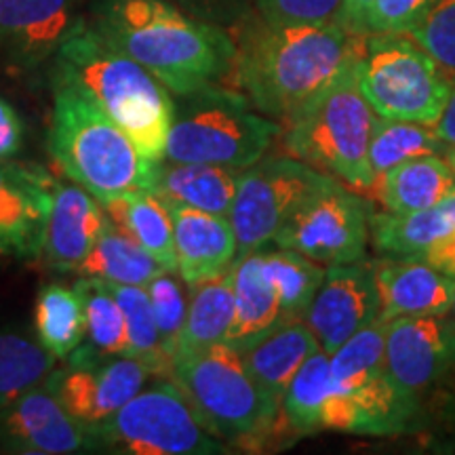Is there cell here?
<instances>
[{"label": "cell", "instance_id": "obj_1", "mask_svg": "<svg viewBox=\"0 0 455 455\" xmlns=\"http://www.w3.org/2000/svg\"><path fill=\"white\" fill-rule=\"evenodd\" d=\"M91 24L180 98L220 87L235 72L228 30L167 0H98Z\"/></svg>", "mask_w": 455, "mask_h": 455}, {"label": "cell", "instance_id": "obj_2", "mask_svg": "<svg viewBox=\"0 0 455 455\" xmlns=\"http://www.w3.org/2000/svg\"><path fill=\"white\" fill-rule=\"evenodd\" d=\"M344 26H247L236 47L238 87L255 110L289 123L365 47Z\"/></svg>", "mask_w": 455, "mask_h": 455}, {"label": "cell", "instance_id": "obj_3", "mask_svg": "<svg viewBox=\"0 0 455 455\" xmlns=\"http://www.w3.org/2000/svg\"><path fill=\"white\" fill-rule=\"evenodd\" d=\"M51 83L66 84L98 106L148 161H163L175 118L173 93L91 21L81 17L57 49Z\"/></svg>", "mask_w": 455, "mask_h": 455}, {"label": "cell", "instance_id": "obj_4", "mask_svg": "<svg viewBox=\"0 0 455 455\" xmlns=\"http://www.w3.org/2000/svg\"><path fill=\"white\" fill-rule=\"evenodd\" d=\"M53 87L47 133L51 156L74 184L110 203L138 190H155L158 164L108 114L61 83Z\"/></svg>", "mask_w": 455, "mask_h": 455}, {"label": "cell", "instance_id": "obj_5", "mask_svg": "<svg viewBox=\"0 0 455 455\" xmlns=\"http://www.w3.org/2000/svg\"><path fill=\"white\" fill-rule=\"evenodd\" d=\"M361 53L287 123V150L348 186L369 188L375 180L369 144L379 116L358 87Z\"/></svg>", "mask_w": 455, "mask_h": 455}, {"label": "cell", "instance_id": "obj_6", "mask_svg": "<svg viewBox=\"0 0 455 455\" xmlns=\"http://www.w3.org/2000/svg\"><path fill=\"white\" fill-rule=\"evenodd\" d=\"M184 100V106L175 104L163 161L243 171L258 163L281 133V124L251 110L243 93L213 87Z\"/></svg>", "mask_w": 455, "mask_h": 455}, {"label": "cell", "instance_id": "obj_7", "mask_svg": "<svg viewBox=\"0 0 455 455\" xmlns=\"http://www.w3.org/2000/svg\"><path fill=\"white\" fill-rule=\"evenodd\" d=\"M386 325L378 318L329 355L331 386L323 428L384 435L405 422L411 395L392 379L386 365Z\"/></svg>", "mask_w": 455, "mask_h": 455}, {"label": "cell", "instance_id": "obj_8", "mask_svg": "<svg viewBox=\"0 0 455 455\" xmlns=\"http://www.w3.org/2000/svg\"><path fill=\"white\" fill-rule=\"evenodd\" d=\"M169 378L180 386L207 428L226 441L253 439L268 428L278 411L276 403L253 382L241 352L226 341L175 352Z\"/></svg>", "mask_w": 455, "mask_h": 455}, {"label": "cell", "instance_id": "obj_9", "mask_svg": "<svg viewBox=\"0 0 455 455\" xmlns=\"http://www.w3.org/2000/svg\"><path fill=\"white\" fill-rule=\"evenodd\" d=\"M358 87L379 118L435 124L453 81L405 34H367L358 60Z\"/></svg>", "mask_w": 455, "mask_h": 455}, {"label": "cell", "instance_id": "obj_10", "mask_svg": "<svg viewBox=\"0 0 455 455\" xmlns=\"http://www.w3.org/2000/svg\"><path fill=\"white\" fill-rule=\"evenodd\" d=\"M100 451L127 455H215L221 441L173 379L144 386L116 413L93 426Z\"/></svg>", "mask_w": 455, "mask_h": 455}, {"label": "cell", "instance_id": "obj_11", "mask_svg": "<svg viewBox=\"0 0 455 455\" xmlns=\"http://www.w3.org/2000/svg\"><path fill=\"white\" fill-rule=\"evenodd\" d=\"M312 164L287 156L264 158L241 171L235 204L230 209L238 255L261 251L275 241L278 230L312 195L331 184Z\"/></svg>", "mask_w": 455, "mask_h": 455}, {"label": "cell", "instance_id": "obj_12", "mask_svg": "<svg viewBox=\"0 0 455 455\" xmlns=\"http://www.w3.org/2000/svg\"><path fill=\"white\" fill-rule=\"evenodd\" d=\"M369 215L367 203L333 180L301 204L272 243L318 264H355L365 255Z\"/></svg>", "mask_w": 455, "mask_h": 455}, {"label": "cell", "instance_id": "obj_13", "mask_svg": "<svg viewBox=\"0 0 455 455\" xmlns=\"http://www.w3.org/2000/svg\"><path fill=\"white\" fill-rule=\"evenodd\" d=\"M150 378L155 375L138 358L104 356L81 344L66 358V367H55L43 384L68 413L83 424L98 426L138 395Z\"/></svg>", "mask_w": 455, "mask_h": 455}, {"label": "cell", "instance_id": "obj_14", "mask_svg": "<svg viewBox=\"0 0 455 455\" xmlns=\"http://www.w3.org/2000/svg\"><path fill=\"white\" fill-rule=\"evenodd\" d=\"M100 451L93 426L68 413L44 384L0 407V453L72 455Z\"/></svg>", "mask_w": 455, "mask_h": 455}, {"label": "cell", "instance_id": "obj_15", "mask_svg": "<svg viewBox=\"0 0 455 455\" xmlns=\"http://www.w3.org/2000/svg\"><path fill=\"white\" fill-rule=\"evenodd\" d=\"M306 323L327 355L379 318V295L371 268L361 264L329 266L306 308Z\"/></svg>", "mask_w": 455, "mask_h": 455}, {"label": "cell", "instance_id": "obj_16", "mask_svg": "<svg viewBox=\"0 0 455 455\" xmlns=\"http://www.w3.org/2000/svg\"><path fill=\"white\" fill-rule=\"evenodd\" d=\"M53 188L55 181L41 167L0 158V255H41Z\"/></svg>", "mask_w": 455, "mask_h": 455}, {"label": "cell", "instance_id": "obj_17", "mask_svg": "<svg viewBox=\"0 0 455 455\" xmlns=\"http://www.w3.org/2000/svg\"><path fill=\"white\" fill-rule=\"evenodd\" d=\"M78 0H0V57L17 70L53 60L81 20Z\"/></svg>", "mask_w": 455, "mask_h": 455}, {"label": "cell", "instance_id": "obj_18", "mask_svg": "<svg viewBox=\"0 0 455 455\" xmlns=\"http://www.w3.org/2000/svg\"><path fill=\"white\" fill-rule=\"evenodd\" d=\"M386 365L403 390L426 388L455 365V327L445 316H398L386 325Z\"/></svg>", "mask_w": 455, "mask_h": 455}, {"label": "cell", "instance_id": "obj_19", "mask_svg": "<svg viewBox=\"0 0 455 455\" xmlns=\"http://www.w3.org/2000/svg\"><path fill=\"white\" fill-rule=\"evenodd\" d=\"M104 204L78 184H55L44 224V264L57 272H76L106 230Z\"/></svg>", "mask_w": 455, "mask_h": 455}, {"label": "cell", "instance_id": "obj_20", "mask_svg": "<svg viewBox=\"0 0 455 455\" xmlns=\"http://www.w3.org/2000/svg\"><path fill=\"white\" fill-rule=\"evenodd\" d=\"M167 204L173 215L175 261L181 281L192 287L235 266L238 243L230 218Z\"/></svg>", "mask_w": 455, "mask_h": 455}, {"label": "cell", "instance_id": "obj_21", "mask_svg": "<svg viewBox=\"0 0 455 455\" xmlns=\"http://www.w3.org/2000/svg\"><path fill=\"white\" fill-rule=\"evenodd\" d=\"M375 275L379 321L398 316H445L455 295V281L424 258L382 264Z\"/></svg>", "mask_w": 455, "mask_h": 455}, {"label": "cell", "instance_id": "obj_22", "mask_svg": "<svg viewBox=\"0 0 455 455\" xmlns=\"http://www.w3.org/2000/svg\"><path fill=\"white\" fill-rule=\"evenodd\" d=\"M316 350H321V344L308 323L284 318L253 346L241 350V356L259 390L281 407L289 382Z\"/></svg>", "mask_w": 455, "mask_h": 455}, {"label": "cell", "instance_id": "obj_23", "mask_svg": "<svg viewBox=\"0 0 455 455\" xmlns=\"http://www.w3.org/2000/svg\"><path fill=\"white\" fill-rule=\"evenodd\" d=\"M390 213L435 209L455 190V173L439 155L415 156L375 175L369 186Z\"/></svg>", "mask_w": 455, "mask_h": 455}, {"label": "cell", "instance_id": "obj_24", "mask_svg": "<svg viewBox=\"0 0 455 455\" xmlns=\"http://www.w3.org/2000/svg\"><path fill=\"white\" fill-rule=\"evenodd\" d=\"M232 281H235V321L228 331L226 344L241 352L270 333L287 316L278 293L261 270L259 251L235 261Z\"/></svg>", "mask_w": 455, "mask_h": 455}, {"label": "cell", "instance_id": "obj_25", "mask_svg": "<svg viewBox=\"0 0 455 455\" xmlns=\"http://www.w3.org/2000/svg\"><path fill=\"white\" fill-rule=\"evenodd\" d=\"M241 171L204 163L158 164L155 192L164 203L213 215H230Z\"/></svg>", "mask_w": 455, "mask_h": 455}, {"label": "cell", "instance_id": "obj_26", "mask_svg": "<svg viewBox=\"0 0 455 455\" xmlns=\"http://www.w3.org/2000/svg\"><path fill=\"white\" fill-rule=\"evenodd\" d=\"M112 224L133 238L167 272H178L171 207L155 190H138L104 203Z\"/></svg>", "mask_w": 455, "mask_h": 455}, {"label": "cell", "instance_id": "obj_27", "mask_svg": "<svg viewBox=\"0 0 455 455\" xmlns=\"http://www.w3.org/2000/svg\"><path fill=\"white\" fill-rule=\"evenodd\" d=\"M232 321H235V281L230 268L218 276L192 284V298L188 301L186 321L175 352L207 348L226 341Z\"/></svg>", "mask_w": 455, "mask_h": 455}, {"label": "cell", "instance_id": "obj_28", "mask_svg": "<svg viewBox=\"0 0 455 455\" xmlns=\"http://www.w3.org/2000/svg\"><path fill=\"white\" fill-rule=\"evenodd\" d=\"M161 272L167 270L112 221H108L100 241L76 268V275L84 278L133 287H146Z\"/></svg>", "mask_w": 455, "mask_h": 455}, {"label": "cell", "instance_id": "obj_29", "mask_svg": "<svg viewBox=\"0 0 455 455\" xmlns=\"http://www.w3.org/2000/svg\"><path fill=\"white\" fill-rule=\"evenodd\" d=\"M34 333L57 361H66L84 341V306L76 287L51 283L34 306Z\"/></svg>", "mask_w": 455, "mask_h": 455}, {"label": "cell", "instance_id": "obj_30", "mask_svg": "<svg viewBox=\"0 0 455 455\" xmlns=\"http://www.w3.org/2000/svg\"><path fill=\"white\" fill-rule=\"evenodd\" d=\"M57 363L34 331L0 329V407L43 384Z\"/></svg>", "mask_w": 455, "mask_h": 455}, {"label": "cell", "instance_id": "obj_31", "mask_svg": "<svg viewBox=\"0 0 455 455\" xmlns=\"http://www.w3.org/2000/svg\"><path fill=\"white\" fill-rule=\"evenodd\" d=\"M369 232L378 249L405 258H422L435 243L453 232L441 207L413 213H371Z\"/></svg>", "mask_w": 455, "mask_h": 455}, {"label": "cell", "instance_id": "obj_32", "mask_svg": "<svg viewBox=\"0 0 455 455\" xmlns=\"http://www.w3.org/2000/svg\"><path fill=\"white\" fill-rule=\"evenodd\" d=\"M114 295L124 312L127 323V355L138 358L140 363L150 369L155 378L169 379L171 356L164 350L163 338L158 333L155 315H152L150 299H148L146 287H133V284H112Z\"/></svg>", "mask_w": 455, "mask_h": 455}, {"label": "cell", "instance_id": "obj_33", "mask_svg": "<svg viewBox=\"0 0 455 455\" xmlns=\"http://www.w3.org/2000/svg\"><path fill=\"white\" fill-rule=\"evenodd\" d=\"M84 306V341L104 356L127 355V323L112 287L98 278H81L76 284Z\"/></svg>", "mask_w": 455, "mask_h": 455}, {"label": "cell", "instance_id": "obj_34", "mask_svg": "<svg viewBox=\"0 0 455 455\" xmlns=\"http://www.w3.org/2000/svg\"><path fill=\"white\" fill-rule=\"evenodd\" d=\"M261 270L278 293L283 312L287 318H298L306 312L310 301L325 278V268L315 259L306 258L293 249H278L272 253H259Z\"/></svg>", "mask_w": 455, "mask_h": 455}, {"label": "cell", "instance_id": "obj_35", "mask_svg": "<svg viewBox=\"0 0 455 455\" xmlns=\"http://www.w3.org/2000/svg\"><path fill=\"white\" fill-rule=\"evenodd\" d=\"M329 386H331V356L321 348L298 369L281 398L284 418L291 428L299 432L323 428Z\"/></svg>", "mask_w": 455, "mask_h": 455}, {"label": "cell", "instance_id": "obj_36", "mask_svg": "<svg viewBox=\"0 0 455 455\" xmlns=\"http://www.w3.org/2000/svg\"><path fill=\"white\" fill-rule=\"evenodd\" d=\"M443 141L430 124L378 118L369 144V164L378 175L409 158L439 155Z\"/></svg>", "mask_w": 455, "mask_h": 455}, {"label": "cell", "instance_id": "obj_37", "mask_svg": "<svg viewBox=\"0 0 455 455\" xmlns=\"http://www.w3.org/2000/svg\"><path fill=\"white\" fill-rule=\"evenodd\" d=\"M407 36H411L455 83V0H435L428 13Z\"/></svg>", "mask_w": 455, "mask_h": 455}, {"label": "cell", "instance_id": "obj_38", "mask_svg": "<svg viewBox=\"0 0 455 455\" xmlns=\"http://www.w3.org/2000/svg\"><path fill=\"white\" fill-rule=\"evenodd\" d=\"M173 275L175 272H161L146 284L158 333H161L164 350L169 352L171 358H173L188 312V298L181 289V283Z\"/></svg>", "mask_w": 455, "mask_h": 455}, {"label": "cell", "instance_id": "obj_39", "mask_svg": "<svg viewBox=\"0 0 455 455\" xmlns=\"http://www.w3.org/2000/svg\"><path fill=\"white\" fill-rule=\"evenodd\" d=\"M258 9L275 26H341L344 0H258Z\"/></svg>", "mask_w": 455, "mask_h": 455}, {"label": "cell", "instance_id": "obj_40", "mask_svg": "<svg viewBox=\"0 0 455 455\" xmlns=\"http://www.w3.org/2000/svg\"><path fill=\"white\" fill-rule=\"evenodd\" d=\"M432 3L435 0H373L363 21V34H409Z\"/></svg>", "mask_w": 455, "mask_h": 455}, {"label": "cell", "instance_id": "obj_41", "mask_svg": "<svg viewBox=\"0 0 455 455\" xmlns=\"http://www.w3.org/2000/svg\"><path fill=\"white\" fill-rule=\"evenodd\" d=\"M184 13L228 30L247 17V0H173Z\"/></svg>", "mask_w": 455, "mask_h": 455}, {"label": "cell", "instance_id": "obj_42", "mask_svg": "<svg viewBox=\"0 0 455 455\" xmlns=\"http://www.w3.org/2000/svg\"><path fill=\"white\" fill-rule=\"evenodd\" d=\"M24 146V121L9 100L0 98V158H13Z\"/></svg>", "mask_w": 455, "mask_h": 455}, {"label": "cell", "instance_id": "obj_43", "mask_svg": "<svg viewBox=\"0 0 455 455\" xmlns=\"http://www.w3.org/2000/svg\"><path fill=\"white\" fill-rule=\"evenodd\" d=\"M422 258L430 266H435L436 270H441L443 275L451 276L455 281V230L449 232L447 236H443L439 243L432 244Z\"/></svg>", "mask_w": 455, "mask_h": 455}, {"label": "cell", "instance_id": "obj_44", "mask_svg": "<svg viewBox=\"0 0 455 455\" xmlns=\"http://www.w3.org/2000/svg\"><path fill=\"white\" fill-rule=\"evenodd\" d=\"M373 0H344V11H341V26L346 30L363 34V21Z\"/></svg>", "mask_w": 455, "mask_h": 455}, {"label": "cell", "instance_id": "obj_45", "mask_svg": "<svg viewBox=\"0 0 455 455\" xmlns=\"http://www.w3.org/2000/svg\"><path fill=\"white\" fill-rule=\"evenodd\" d=\"M432 127H435L436 135H439L443 144L455 146V83H453L451 95H449V100H447L445 110H443L441 118L432 124Z\"/></svg>", "mask_w": 455, "mask_h": 455}, {"label": "cell", "instance_id": "obj_46", "mask_svg": "<svg viewBox=\"0 0 455 455\" xmlns=\"http://www.w3.org/2000/svg\"><path fill=\"white\" fill-rule=\"evenodd\" d=\"M439 207H441V212L447 215L449 224H451V228L455 230V190L439 204Z\"/></svg>", "mask_w": 455, "mask_h": 455}, {"label": "cell", "instance_id": "obj_47", "mask_svg": "<svg viewBox=\"0 0 455 455\" xmlns=\"http://www.w3.org/2000/svg\"><path fill=\"white\" fill-rule=\"evenodd\" d=\"M445 161L449 163V167H451L453 173H455V146H451V148H449V150H447Z\"/></svg>", "mask_w": 455, "mask_h": 455}, {"label": "cell", "instance_id": "obj_48", "mask_svg": "<svg viewBox=\"0 0 455 455\" xmlns=\"http://www.w3.org/2000/svg\"><path fill=\"white\" fill-rule=\"evenodd\" d=\"M453 315V327H455V295H453V304H451V310H449Z\"/></svg>", "mask_w": 455, "mask_h": 455}]
</instances>
